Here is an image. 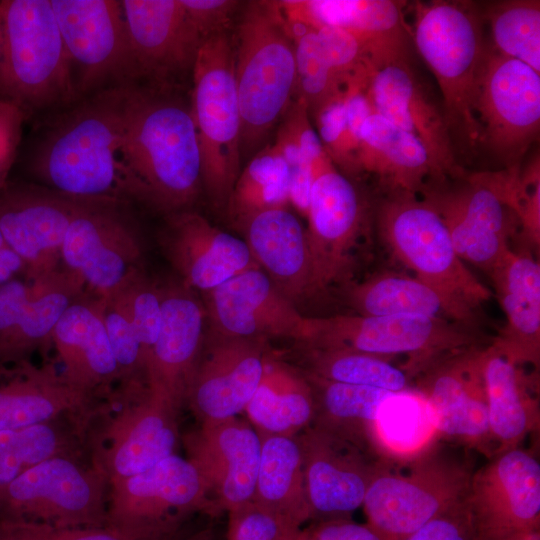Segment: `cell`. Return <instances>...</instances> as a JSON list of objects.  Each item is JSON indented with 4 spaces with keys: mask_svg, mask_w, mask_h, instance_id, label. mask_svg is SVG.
I'll use <instances>...</instances> for the list:
<instances>
[{
    "mask_svg": "<svg viewBox=\"0 0 540 540\" xmlns=\"http://www.w3.org/2000/svg\"><path fill=\"white\" fill-rule=\"evenodd\" d=\"M373 112L367 84L358 81L349 83L344 92L312 116L324 149L347 177L361 173L360 131Z\"/></svg>",
    "mask_w": 540,
    "mask_h": 540,
    "instance_id": "43",
    "label": "cell"
},
{
    "mask_svg": "<svg viewBox=\"0 0 540 540\" xmlns=\"http://www.w3.org/2000/svg\"><path fill=\"white\" fill-rule=\"evenodd\" d=\"M182 4L203 37L228 32L237 10L242 6L236 0H181Z\"/></svg>",
    "mask_w": 540,
    "mask_h": 540,
    "instance_id": "53",
    "label": "cell"
},
{
    "mask_svg": "<svg viewBox=\"0 0 540 540\" xmlns=\"http://www.w3.org/2000/svg\"><path fill=\"white\" fill-rule=\"evenodd\" d=\"M123 164L132 202L164 217L192 210L202 191L200 152L178 90L130 84Z\"/></svg>",
    "mask_w": 540,
    "mask_h": 540,
    "instance_id": "2",
    "label": "cell"
},
{
    "mask_svg": "<svg viewBox=\"0 0 540 540\" xmlns=\"http://www.w3.org/2000/svg\"><path fill=\"white\" fill-rule=\"evenodd\" d=\"M26 119L27 115L18 105L0 99V189L8 182Z\"/></svg>",
    "mask_w": 540,
    "mask_h": 540,
    "instance_id": "54",
    "label": "cell"
},
{
    "mask_svg": "<svg viewBox=\"0 0 540 540\" xmlns=\"http://www.w3.org/2000/svg\"><path fill=\"white\" fill-rule=\"evenodd\" d=\"M65 381L96 399L108 398L120 372L103 320L102 298L85 291L64 311L52 335Z\"/></svg>",
    "mask_w": 540,
    "mask_h": 540,
    "instance_id": "31",
    "label": "cell"
},
{
    "mask_svg": "<svg viewBox=\"0 0 540 540\" xmlns=\"http://www.w3.org/2000/svg\"><path fill=\"white\" fill-rule=\"evenodd\" d=\"M521 367L491 344L483 347L482 374L496 454L519 447L539 426L538 399Z\"/></svg>",
    "mask_w": 540,
    "mask_h": 540,
    "instance_id": "37",
    "label": "cell"
},
{
    "mask_svg": "<svg viewBox=\"0 0 540 540\" xmlns=\"http://www.w3.org/2000/svg\"><path fill=\"white\" fill-rule=\"evenodd\" d=\"M272 145L290 169L300 164H308L315 178L336 168L311 124L306 104L299 98H294L283 115Z\"/></svg>",
    "mask_w": 540,
    "mask_h": 540,
    "instance_id": "49",
    "label": "cell"
},
{
    "mask_svg": "<svg viewBox=\"0 0 540 540\" xmlns=\"http://www.w3.org/2000/svg\"><path fill=\"white\" fill-rule=\"evenodd\" d=\"M158 241L179 280L195 292L205 294L259 267L243 239L212 225L193 209L165 216Z\"/></svg>",
    "mask_w": 540,
    "mask_h": 540,
    "instance_id": "28",
    "label": "cell"
},
{
    "mask_svg": "<svg viewBox=\"0 0 540 540\" xmlns=\"http://www.w3.org/2000/svg\"><path fill=\"white\" fill-rule=\"evenodd\" d=\"M290 168L273 145L259 149L233 186L225 213L236 228L259 212L289 206Z\"/></svg>",
    "mask_w": 540,
    "mask_h": 540,
    "instance_id": "44",
    "label": "cell"
},
{
    "mask_svg": "<svg viewBox=\"0 0 540 540\" xmlns=\"http://www.w3.org/2000/svg\"><path fill=\"white\" fill-rule=\"evenodd\" d=\"M305 348L346 350L386 358L408 357L402 367L413 379L446 354L481 345L472 328L420 316L333 315L307 317Z\"/></svg>",
    "mask_w": 540,
    "mask_h": 540,
    "instance_id": "8",
    "label": "cell"
},
{
    "mask_svg": "<svg viewBox=\"0 0 540 540\" xmlns=\"http://www.w3.org/2000/svg\"><path fill=\"white\" fill-rule=\"evenodd\" d=\"M348 304L358 315H409L442 319L473 329L477 310L431 284L402 274L383 273L351 285Z\"/></svg>",
    "mask_w": 540,
    "mask_h": 540,
    "instance_id": "35",
    "label": "cell"
},
{
    "mask_svg": "<svg viewBox=\"0 0 540 540\" xmlns=\"http://www.w3.org/2000/svg\"><path fill=\"white\" fill-rule=\"evenodd\" d=\"M297 438L311 519L347 518L362 506L379 458H373L375 454L370 450L312 424Z\"/></svg>",
    "mask_w": 540,
    "mask_h": 540,
    "instance_id": "23",
    "label": "cell"
},
{
    "mask_svg": "<svg viewBox=\"0 0 540 540\" xmlns=\"http://www.w3.org/2000/svg\"><path fill=\"white\" fill-rule=\"evenodd\" d=\"M244 412L259 435L296 436L314 418L311 385L303 372L268 353L261 380Z\"/></svg>",
    "mask_w": 540,
    "mask_h": 540,
    "instance_id": "38",
    "label": "cell"
},
{
    "mask_svg": "<svg viewBox=\"0 0 540 540\" xmlns=\"http://www.w3.org/2000/svg\"><path fill=\"white\" fill-rule=\"evenodd\" d=\"M297 529L251 501L228 512L226 540H286Z\"/></svg>",
    "mask_w": 540,
    "mask_h": 540,
    "instance_id": "51",
    "label": "cell"
},
{
    "mask_svg": "<svg viewBox=\"0 0 540 540\" xmlns=\"http://www.w3.org/2000/svg\"><path fill=\"white\" fill-rule=\"evenodd\" d=\"M85 291L83 281L65 267L0 285V367L51 346L60 317Z\"/></svg>",
    "mask_w": 540,
    "mask_h": 540,
    "instance_id": "21",
    "label": "cell"
},
{
    "mask_svg": "<svg viewBox=\"0 0 540 540\" xmlns=\"http://www.w3.org/2000/svg\"><path fill=\"white\" fill-rule=\"evenodd\" d=\"M286 540H315V538L310 526L297 529Z\"/></svg>",
    "mask_w": 540,
    "mask_h": 540,
    "instance_id": "59",
    "label": "cell"
},
{
    "mask_svg": "<svg viewBox=\"0 0 540 540\" xmlns=\"http://www.w3.org/2000/svg\"><path fill=\"white\" fill-rule=\"evenodd\" d=\"M0 99L27 117L79 100L51 0L0 1Z\"/></svg>",
    "mask_w": 540,
    "mask_h": 540,
    "instance_id": "5",
    "label": "cell"
},
{
    "mask_svg": "<svg viewBox=\"0 0 540 540\" xmlns=\"http://www.w3.org/2000/svg\"><path fill=\"white\" fill-rule=\"evenodd\" d=\"M477 540H540V530L517 532L508 535L488 538H478Z\"/></svg>",
    "mask_w": 540,
    "mask_h": 540,
    "instance_id": "58",
    "label": "cell"
},
{
    "mask_svg": "<svg viewBox=\"0 0 540 540\" xmlns=\"http://www.w3.org/2000/svg\"><path fill=\"white\" fill-rule=\"evenodd\" d=\"M102 408L108 418L94 439L92 460L108 481L141 473L175 454L180 409L147 384L116 387Z\"/></svg>",
    "mask_w": 540,
    "mask_h": 540,
    "instance_id": "13",
    "label": "cell"
},
{
    "mask_svg": "<svg viewBox=\"0 0 540 540\" xmlns=\"http://www.w3.org/2000/svg\"><path fill=\"white\" fill-rule=\"evenodd\" d=\"M403 540H477L476 528L466 498Z\"/></svg>",
    "mask_w": 540,
    "mask_h": 540,
    "instance_id": "52",
    "label": "cell"
},
{
    "mask_svg": "<svg viewBox=\"0 0 540 540\" xmlns=\"http://www.w3.org/2000/svg\"><path fill=\"white\" fill-rule=\"evenodd\" d=\"M101 401L68 384L53 364L0 367V431L63 417L92 420Z\"/></svg>",
    "mask_w": 540,
    "mask_h": 540,
    "instance_id": "32",
    "label": "cell"
},
{
    "mask_svg": "<svg viewBox=\"0 0 540 540\" xmlns=\"http://www.w3.org/2000/svg\"><path fill=\"white\" fill-rule=\"evenodd\" d=\"M183 443L218 513L253 501L261 437L250 423L237 416L203 422L183 437Z\"/></svg>",
    "mask_w": 540,
    "mask_h": 540,
    "instance_id": "26",
    "label": "cell"
},
{
    "mask_svg": "<svg viewBox=\"0 0 540 540\" xmlns=\"http://www.w3.org/2000/svg\"><path fill=\"white\" fill-rule=\"evenodd\" d=\"M314 29L331 67L346 84L374 70L363 44L353 33L335 26Z\"/></svg>",
    "mask_w": 540,
    "mask_h": 540,
    "instance_id": "50",
    "label": "cell"
},
{
    "mask_svg": "<svg viewBox=\"0 0 540 540\" xmlns=\"http://www.w3.org/2000/svg\"><path fill=\"white\" fill-rule=\"evenodd\" d=\"M212 537H213V535L211 534L210 531L203 530V531H200V532L188 537L185 540H210Z\"/></svg>",
    "mask_w": 540,
    "mask_h": 540,
    "instance_id": "60",
    "label": "cell"
},
{
    "mask_svg": "<svg viewBox=\"0 0 540 540\" xmlns=\"http://www.w3.org/2000/svg\"><path fill=\"white\" fill-rule=\"evenodd\" d=\"M190 110L201 162V183L212 204L225 211L241 171V115L228 32L203 41L192 71Z\"/></svg>",
    "mask_w": 540,
    "mask_h": 540,
    "instance_id": "7",
    "label": "cell"
},
{
    "mask_svg": "<svg viewBox=\"0 0 540 540\" xmlns=\"http://www.w3.org/2000/svg\"><path fill=\"white\" fill-rule=\"evenodd\" d=\"M24 272L23 261L7 244L0 230V285Z\"/></svg>",
    "mask_w": 540,
    "mask_h": 540,
    "instance_id": "57",
    "label": "cell"
},
{
    "mask_svg": "<svg viewBox=\"0 0 540 540\" xmlns=\"http://www.w3.org/2000/svg\"><path fill=\"white\" fill-rule=\"evenodd\" d=\"M314 180L312 169L307 164H301L290 169L289 204L293 205L295 210L305 218L308 214L310 193Z\"/></svg>",
    "mask_w": 540,
    "mask_h": 540,
    "instance_id": "56",
    "label": "cell"
},
{
    "mask_svg": "<svg viewBox=\"0 0 540 540\" xmlns=\"http://www.w3.org/2000/svg\"><path fill=\"white\" fill-rule=\"evenodd\" d=\"M266 339L221 335L207 329L187 389V402L201 423L244 412L263 374Z\"/></svg>",
    "mask_w": 540,
    "mask_h": 540,
    "instance_id": "22",
    "label": "cell"
},
{
    "mask_svg": "<svg viewBox=\"0 0 540 540\" xmlns=\"http://www.w3.org/2000/svg\"><path fill=\"white\" fill-rule=\"evenodd\" d=\"M481 345L446 354L422 369L413 387L425 399L439 438L493 457Z\"/></svg>",
    "mask_w": 540,
    "mask_h": 540,
    "instance_id": "16",
    "label": "cell"
},
{
    "mask_svg": "<svg viewBox=\"0 0 540 540\" xmlns=\"http://www.w3.org/2000/svg\"><path fill=\"white\" fill-rule=\"evenodd\" d=\"M466 502L478 538L540 530V464L520 447L473 472Z\"/></svg>",
    "mask_w": 540,
    "mask_h": 540,
    "instance_id": "20",
    "label": "cell"
},
{
    "mask_svg": "<svg viewBox=\"0 0 540 540\" xmlns=\"http://www.w3.org/2000/svg\"><path fill=\"white\" fill-rule=\"evenodd\" d=\"M288 21L312 28L335 26L363 44L373 68L409 63L411 33L404 16L407 2L394 0L279 1Z\"/></svg>",
    "mask_w": 540,
    "mask_h": 540,
    "instance_id": "30",
    "label": "cell"
},
{
    "mask_svg": "<svg viewBox=\"0 0 540 540\" xmlns=\"http://www.w3.org/2000/svg\"><path fill=\"white\" fill-rule=\"evenodd\" d=\"M311 528L315 540H384L367 523L347 518L319 521Z\"/></svg>",
    "mask_w": 540,
    "mask_h": 540,
    "instance_id": "55",
    "label": "cell"
},
{
    "mask_svg": "<svg viewBox=\"0 0 540 540\" xmlns=\"http://www.w3.org/2000/svg\"><path fill=\"white\" fill-rule=\"evenodd\" d=\"M384 193L376 206L375 220L393 255L415 277L478 310L492 293L456 253L438 211L419 194Z\"/></svg>",
    "mask_w": 540,
    "mask_h": 540,
    "instance_id": "10",
    "label": "cell"
},
{
    "mask_svg": "<svg viewBox=\"0 0 540 540\" xmlns=\"http://www.w3.org/2000/svg\"><path fill=\"white\" fill-rule=\"evenodd\" d=\"M303 373L314 396L315 413L311 424L373 452L370 445L372 424L378 408L392 392Z\"/></svg>",
    "mask_w": 540,
    "mask_h": 540,
    "instance_id": "41",
    "label": "cell"
},
{
    "mask_svg": "<svg viewBox=\"0 0 540 540\" xmlns=\"http://www.w3.org/2000/svg\"><path fill=\"white\" fill-rule=\"evenodd\" d=\"M518 167L479 171L430 184L420 195L438 211L458 256L491 273L511 249L509 242L520 228L515 210Z\"/></svg>",
    "mask_w": 540,
    "mask_h": 540,
    "instance_id": "9",
    "label": "cell"
},
{
    "mask_svg": "<svg viewBox=\"0 0 540 540\" xmlns=\"http://www.w3.org/2000/svg\"><path fill=\"white\" fill-rule=\"evenodd\" d=\"M161 319L146 369V384L178 409L185 403L207 331L203 301L180 280L160 285Z\"/></svg>",
    "mask_w": 540,
    "mask_h": 540,
    "instance_id": "27",
    "label": "cell"
},
{
    "mask_svg": "<svg viewBox=\"0 0 540 540\" xmlns=\"http://www.w3.org/2000/svg\"><path fill=\"white\" fill-rule=\"evenodd\" d=\"M236 228L256 264L290 301L316 294L306 230L288 207L259 212Z\"/></svg>",
    "mask_w": 540,
    "mask_h": 540,
    "instance_id": "33",
    "label": "cell"
},
{
    "mask_svg": "<svg viewBox=\"0 0 540 540\" xmlns=\"http://www.w3.org/2000/svg\"><path fill=\"white\" fill-rule=\"evenodd\" d=\"M129 87L81 98L46 125L27 162L37 184L75 198L132 202L123 164Z\"/></svg>",
    "mask_w": 540,
    "mask_h": 540,
    "instance_id": "1",
    "label": "cell"
},
{
    "mask_svg": "<svg viewBox=\"0 0 540 540\" xmlns=\"http://www.w3.org/2000/svg\"><path fill=\"white\" fill-rule=\"evenodd\" d=\"M136 81L178 90L192 75L203 37L181 0H122Z\"/></svg>",
    "mask_w": 540,
    "mask_h": 540,
    "instance_id": "18",
    "label": "cell"
},
{
    "mask_svg": "<svg viewBox=\"0 0 540 540\" xmlns=\"http://www.w3.org/2000/svg\"><path fill=\"white\" fill-rule=\"evenodd\" d=\"M195 512L218 513L197 468L187 457L176 453L141 473L109 481V524L122 527L183 524Z\"/></svg>",
    "mask_w": 540,
    "mask_h": 540,
    "instance_id": "17",
    "label": "cell"
},
{
    "mask_svg": "<svg viewBox=\"0 0 540 540\" xmlns=\"http://www.w3.org/2000/svg\"><path fill=\"white\" fill-rule=\"evenodd\" d=\"M253 501L297 528L311 519L301 447L296 436L260 435Z\"/></svg>",
    "mask_w": 540,
    "mask_h": 540,
    "instance_id": "39",
    "label": "cell"
},
{
    "mask_svg": "<svg viewBox=\"0 0 540 540\" xmlns=\"http://www.w3.org/2000/svg\"><path fill=\"white\" fill-rule=\"evenodd\" d=\"M126 205L86 200L71 221L62 245L63 267L99 297L115 290L131 272L142 267V239Z\"/></svg>",
    "mask_w": 540,
    "mask_h": 540,
    "instance_id": "15",
    "label": "cell"
},
{
    "mask_svg": "<svg viewBox=\"0 0 540 540\" xmlns=\"http://www.w3.org/2000/svg\"><path fill=\"white\" fill-rule=\"evenodd\" d=\"M365 217L364 201L346 175L333 168L315 178L305 230L316 294L348 274Z\"/></svg>",
    "mask_w": 540,
    "mask_h": 540,
    "instance_id": "24",
    "label": "cell"
},
{
    "mask_svg": "<svg viewBox=\"0 0 540 540\" xmlns=\"http://www.w3.org/2000/svg\"><path fill=\"white\" fill-rule=\"evenodd\" d=\"M86 200L37 183L8 181L0 189V230L23 261L24 277L60 267L67 230Z\"/></svg>",
    "mask_w": 540,
    "mask_h": 540,
    "instance_id": "19",
    "label": "cell"
},
{
    "mask_svg": "<svg viewBox=\"0 0 540 540\" xmlns=\"http://www.w3.org/2000/svg\"><path fill=\"white\" fill-rule=\"evenodd\" d=\"M90 426L83 418L63 417L13 430L0 431V495L20 475L61 454L78 453Z\"/></svg>",
    "mask_w": 540,
    "mask_h": 540,
    "instance_id": "42",
    "label": "cell"
},
{
    "mask_svg": "<svg viewBox=\"0 0 540 540\" xmlns=\"http://www.w3.org/2000/svg\"><path fill=\"white\" fill-rule=\"evenodd\" d=\"M498 53L540 73V1L501 0L478 3Z\"/></svg>",
    "mask_w": 540,
    "mask_h": 540,
    "instance_id": "45",
    "label": "cell"
},
{
    "mask_svg": "<svg viewBox=\"0 0 540 540\" xmlns=\"http://www.w3.org/2000/svg\"><path fill=\"white\" fill-rule=\"evenodd\" d=\"M473 471L435 448L405 460L379 458L363 508L367 524L384 540H403L462 502Z\"/></svg>",
    "mask_w": 540,
    "mask_h": 540,
    "instance_id": "6",
    "label": "cell"
},
{
    "mask_svg": "<svg viewBox=\"0 0 540 540\" xmlns=\"http://www.w3.org/2000/svg\"><path fill=\"white\" fill-rule=\"evenodd\" d=\"M367 93L376 113L422 144L441 179L456 178L464 173L443 109L426 91L409 63L373 70Z\"/></svg>",
    "mask_w": 540,
    "mask_h": 540,
    "instance_id": "29",
    "label": "cell"
},
{
    "mask_svg": "<svg viewBox=\"0 0 540 540\" xmlns=\"http://www.w3.org/2000/svg\"><path fill=\"white\" fill-rule=\"evenodd\" d=\"M209 331L240 338H292L301 342L306 318L259 267L204 294Z\"/></svg>",
    "mask_w": 540,
    "mask_h": 540,
    "instance_id": "25",
    "label": "cell"
},
{
    "mask_svg": "<svg viewBox=\"0 0 540 540\" xmlns=\"http://www.w3.org/2000/svg\"><path fill=\"white\" fill-rule=\"evenodd\" d=\"M506 324L491 343L519 366L540 358V266L529 249H510L491 271Z\"/></svg>",
    "mask_w": 540,
    "mask_h": 540,
    "instance_id": "34",
    "label": "cell"
},
{
    "mask_svg": "<svg viewBox=\"0 0 540 540\" xmlns=\"http://www.w3.org/2000/svg\"><path fill=\"white\" fill-rule=\"evenodd\" d=\"M233 41L241 158L253 156L296 93L295 46L279 1L242 4Z\"/></svg>",
    "mask_w": 540,
    "mask_h": 540,
    "instance_id": "4",
    "label": "cell"
},
{
    "mask_svg": "<svg viewBox=\"0 0 540 540\" xmlns=\"http://www.w3.org/2000/svg\"><path fill=\"white\" fill-rule=\"evenodd\" d=\"M288 23L295 46V98L304 101L312 117L344 92L347 84L331 67L316 30L303 23Z\"/></svg>",
    "mask_w": 540,
    "mask_h": 540,
    "instance_id": "47",
    "label": "cell"
},
{
    "mask_svg": "<svg viewBox=\"0 0 540 540\" xmlns=\"http://www.w3.org/2000/svg\"><path fill=\"white\" fill-rule=\"evenodd\" d=\"M478 157L519 167L540 131V73L488 45L475 105Z\"/></svg>",
    "mask_w": 540,
    "mask_h": 540,
    "instance_id": "12",
    "label": "cell"
},
{
    "mask_svg": "<svg viewBox=\"0 0 540 540\" xmlns=\"http://www.w3.org/2000/svg\"><path fill=\"white\" fill-rule=\"evenodd\" d=\"M412 12L411 39L437 81L458 163H471L479 158L475 105L488 48L479 5L417 1Z\"/></svg>",
    "mask_w": 540,
    "mask_h": 540,
    "instance_id": "3",
    "label": "cell"
},
{
    "mask_svg": "<svg viewBox=\"0 0 540 540\" xmlns=\"http://www.w3.org/2000/svg\"><path fill=\"white\" fill-rule=\"evenodd\" d=\"M305 349L304 372L316 377L392 393L412 388L410 375L392 364L390 358L346 350Z\"/></svg>",
    "mask_w": 540,
    "mask_h": 540,
    "instance_id": "46",
    "label": "cell"
},
{
    "mask_svg": "<svg viewBox=\"0 0 540 540\" xmlns=\"http://www.w3.org/2000/svg\"><path fill=\"white\" fill-rule=\"evenodd\" d=\"M78 99L137 83L121 1L51 0Z\"/></svg>",
    "mask_w": 540,
    "mask_h": 540,
    "instance_id": "14",
    "label": "cell"
},
{
    "mask_svg": "<svg viewBox=\"0 0 540 540\" xmlns=\"http://www.w3.org/2000/svg\"><path fill=\"white\" fill-rule=\"evenodd\" d=\"M439 439L428 405L413 387L392 393L376 413L370 445L378 458L405 460L416 457Z\"/></svg>",
    "mask_w": 540,
    "mask_h": 540,
    "instance_id": "40",
    "label": "cell"
},
{
    "mask_svg": "<svg viewBox=\"0 0 540 540\" xmlns=\"http://www.w3.org/2000/svg\"><path fill=\"white\" fill-rule=\"evenodd\" d=\"M359 166L361 173L375 176L384 192L421 194L443 181L422 144L376 112L361 127Z\"/></svg>",
    "mask_w": 540,
    "mask_h": 540,
    "instance_id": "36",
    "label": "cell"
},
{
    "mask_svg": "<svg viewBox=\"0 0 540 540\" xmlns=\"http://www.w3.org/2000/svg\"><path fill=\"white\" fill-rule=\"evenodd\" d=\"M182 525L60 528L23 520H0V540H177Z\"/></svg>",
    "mask_w": 540,
    "mask_h": 540,
    "instance_id": "48",
    "label": "cell"
},
{
    "mask_svg": "<svg viewBox=\"0 0 540 540\" xmlns=\"http://www.w3.org/2000/svg\"><path fill=\"white\" fill-rule=\"evenodd\" d=\"M78 453L48 458L15 479L0 495V520L54 527H96L107 523L109 481L92 460Z\"/></svg>",
    "mask_w": 540,
    "mask_h": 540,
    "instance_id": "11",
    "label": "cell"
}]
</instances>
